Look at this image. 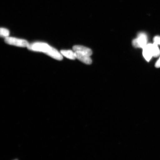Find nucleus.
<instances>
[{"instance_id": "obj_8", "label": "nucleus", "mask_w": 160, "mask_h": 160, "mask_svg": "<svg viewBox=\"0 0 160 160\" xmlns=\"http://www.w3.org/2000/svg\"><path fill=\"white\" fill-rule=\"evenodd\" d=\"M60 53L62 55L64 56L68 59L71 60H75L76 59L75 52L71 50H61Z\"/></svg>"}, {"instance_id": "obj_10", "label": "nucleus", "mask_w": 160, "mask_h": 160, "mask_svg": "<svg viewBox=\"0 0 160 160\" xmlns=\"http://www.w3.org/2000/svg\"><path fill=\"white\" fill-rule=\"evenodd\" d=\"M9 31L8 30L4 28H1L0 30V35L2 37L7 38L9 37Z\"/></svg>"}, {"instance_id": "obj_11", "label": "nucleus", "mask_w": 160, "mask_h": 160, "mask_svg": "<svg viewBox=\"0 0 160 160\" xmlns=\"http://www.w3.org/2000/svg\"><path fill=\"white\" fill-rule=\"evenodd\" d=\"M154 43L157 44L158 45H160V37L159 36H156L154 38Z\"/></svg>"}, {"instance_id": "obj_9", "label": "nucleus", "mask_w": 160, "mask_h": 160, "mask_svg": "<svg viewBox=\"0 0 160 160\" xmlns=\"http://www.w3.org/2000/svg\"><path fill=\"white\" fill-rule=\"evenodd\" d=\"M153 57H157L160 55V51L158 45L155 43L152 44Z\"/></svg>"}, {"instance_id": "obj_4", "label": "nucleus", "mask_w": 160, "mask_h": 160, "mask_svg": "<svg viewBox=\"0 0 160 160\" xmlns=\"http://www.w3.org/2000/svg\"><path fill=\"white\" fill-rule=\"evenodd\" d=\"M143 55L145 59L149 62L152 57H153L152 44L149 43L143 49Z\"/></svg>"}, {"instance_id": "obj_6", "label": "nucleus", "mask_w": 160, "mask_h": 160, "mask_svg": "<svg viewBox=\"0 0 160 160\" xmlns=\"http://www.w3.org/2000/svg\"><path fill=\"white\" fill-rule=\"evenodd\" d=\"M75 52L76 58L86 64H91L92 63V60L90 56L79 53L78 52Z\"/></svg>"}, {"instance_id": "obj_5", "label": "nucleus", "mask_w": 160, "mask_h": 160, "mask_svg": "<svg viewBox=\"0 0 160 160\" xmlns=\"http://www.w3.org/2000/svg\"><path fill=\"white\" fill-rule=\"evenodd\" d=\"M73 51L83 54L89 56L92 54V50L89 48L81 45H75L73 47Z\"/></svg>"}, {"instance_id": "obj_7", "label": "nucleus", "mask_w": 160, "mask_h": 160, "mask_svg": "<svg viewBox=\"0 0 160 160\" xmlns=\"http://www.w3.org/2000/svg\"><path fill=\"white\" fill-rule=\"evenodd\" d=\"M47 55L56 60L61 61L63 59V56L61 53L58 51L54 48L51 47L50 51L47 54Z\"/></svg>"}, {"instance_id": "obj_2", "label": "nucleus", "mask_w": 160, "mask_h": 160, "mask_svg": "<svg viewBox=\"0 0 160 160\" xmlns=\"http://www.w3.org/2000/svg\"><path fill=\"white\" fill-rule=\"evenodd\" d=\"M5 42L8 44L21 47H27L29 44L27 40L13 37L5 38Z\"/></svg>"}, {"instance_id": "obj_1", "label": "nucleus", "mask_w": 160, "mask_h": 160, "mask_svg": "<svg viewBox=\"0 0 160 160\" xmlns=\"http://www.w3.org/2000/svg\"><path fill=\"white\" fill-rule=\"evenodd\" d=\"M27 48L31 51L41 52L47 54L51 49V47L47 43L35 42L29 44Z\"/></svg>"}, {"instance_id": "obj_3", "label": "nucleus", "mask_w": 160, "mask_h": 160, "mask_svg": "<svg viewBox=\"0 0 160 160\" xmlns=\"http://www.w3.org/2000/svg\"><path fill=\"white\" fill-rule=\"evenodd\" d=\"M147 37L146 34L141 33L138 35V38L133 40L132 43L135 48H141L143 49L148 44Z\"/></svg>"}, {"instance_id": "obj_12", "label": "nucleus", "mask_w": 160, "mask_h": 160, "mask_svg": "<svg viewBox=\"0 0 160 160\" xmlns=\"http://www.w3.org/2000/svg\"><path fill=\"white\" fill-rule=\"evenodd\" d=\"M155 66L157 68H160V57L158 60L156 62Z\"/></svg>"}, {"instance_id": "obj_13", "label": "nucleus", "mask_w": 160, "mask_h": 160, "mask_svg": "<svg viewBox=\"0 0 160 160\" xmlns=\"http://www.w3.org/2000/svg\"></svg>"}]
</instances>
